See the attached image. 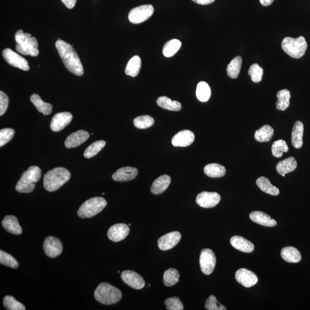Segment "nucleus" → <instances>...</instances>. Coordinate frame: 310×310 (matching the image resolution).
Returning <instances> with one entry per match:
<instances>
[{"mask_svg": "<svg viewBox=\"0 0 310 310\" xmlns=\"http://www.w3.org/2000/svg\"><path fill=\"white\" fill-rule=\"evenodd\" d=\"M235 278L239 284L246 288L251 287L258 282V278L255 273L245 268L238 269L236 273Z\"/></svg>", "mask_w": 310, "mask_h": 310, "instance_id": "13", "label": "nucleus"}, {"mask_svg": "<svg viewBox=\"0 0 310 310\" xmlns=\"http://www.w3.org/2000/svg\"><path fill=\"white\" fill-rule=\"evenodd\" d=\"M249 217L252 221L266 227H273L277 225L275 219L264 212H253L250 214Z\"/></svg>", "mask_w": 310, "mask_h": 310, "instance_id": "22", "label": "nucleus"}, {"mask_svg": "<svg viewBox=\"0 0 310 310\" xmlns=\"http://www.w3.org/2000/svg\"><path fill=\"white\" fill-rule=\"evenodd\" d=\"M9 98L5 93L0 92V116H2L7 111Z\"/></svg>", "mask_w": 310, "mask_h": 310, "instance_id": "48", "label": "nucleus"}, {"mask_svg": "<svg viewBox=\"0 0 310 310\" xmlns=\"http://www.w3.org/2000/svg\"><path fill=\"white\" fill-rule=\"evenodd\" d=\"M181 234L178 232H172L161 237L158 244L162 251H168L178 244L181 239Z\"/></svg>", "mask_w": 310, "mask_h": 310, "instance_id": "15", "label": "nucleus"}, {"mask_svg": "<svg viewBox=\"0 0 310 310\" xmlns=\"http://www.w3.org/2000/svg\"><path fill=\"white\" fill-rule=\"evenodd\" d=\"M202 272L206 275H211L216 265V258L214 252L210 249H203L199 258Z\"/></svg>", "mask_w": 310, "mask_h": 310, "instance_id": "9", "label": "nucleus"}, {"mask_svg": "<svg viewBox=\"0 0 310 310\" xmlns=\"http://www.w3.org/2000/svg\"><path fill=\"white\" fill-rule=\"evenodd\" d=\"M134 125L138 129H146L154 124L155 120L151 116L144 115L138 117L134 119Z\"/></svg>", "mask_w": 310, "mask_h": 310, "instance_id": "40", "label": "nucleus"}, {"mask_svg": "<svg viewBox=\"0 0 310 310\" xmlns=\"http://www.w3.org/2000/svg\"><path fill=\"white\" fill-rule=\"evenodd\" d=\"M248 74L251 76L253 82L259 83L262 80L263 69L258 64L255 63L250 67Z\"/></svg>", "mask_w": 310, "mask_h": 310, "instance_id": "44", "label": "nucleus"}, {"mask_svg": "<svg viewBox=\"0 0 310 310\" xmlns=\"http://www.w3.org/2000/svg\"><path fill=\"white\" fill-rule=\"evenodd\" d=\"M107 205L102 197H94L87 200L80 207L77 214L80 218H89L101 212Z\"/></svg>", "mask_w": 310, "mask_h": 310, "instance_id": "7", "label": "nucleus"}, {"mask_svg": "<svg viewBox=\"0 0 310 310\" xmlns=\"http://www.w3.org/2000/svg\"><path fill=\"white\" fill-rule=\"evenodd\" d=\"M195 139V135L189 130H183L176 134L172 139V144L174 146L186 147L191 145Z\"/></svg>", "mask_w": 310, "mask_h": 310, "instance_id": "19", "label": "nucleus"}, {"mask_svg": "<svg viewBox=\"0 0 310 310\" xmlns=\"http://www.w3.org/2000/svg\"><path fill=\"white\" fill-rule=\"evenodd\" d=\"M196 95L199 101L205 102L211 96V89L205 82H200L196 87Z\"/></svg>", "mask_w": 310, "mask_h": 310, "instance_id": "36", "label": "nucleus"}, {"mask_svg": "<svg viewBox=\"0 0 310 310\" xmlns=\"http://www.w3.org/2000/svg\"><path fill=\"white\" fill-rule=\"evenodd\" d=\"M138 173V170L136 168L126 167L119 169L113 174L112 178L116 182H129L136 178Z\"/></svg>", "mask_w": 310, "mask_h": 310, "instance_id": "20", "label": "nucleus"}, {"mask_svg": "<svg viewBox=\"0 0 310 310\" xmlns=\"http://www.w3.org/2000/svg\"><path fill=\"white\" fill-rule=\"evenodd\" d=\"M205 174L209 177L213 178H221L226 174L224 166L216 163H212L205 167Z\"/></svg>", "mask_w": 310, "mask_h": 310, "instance_id": "29", "label": "nucleus"}, {"mask_svg": "<svg viewBox=\"0 0 310 310\" xmlns=\"http://www.w3.org/2000/svg\"><path fill=\"white\" fill-rule=\"evenodd\" d=\"M165 304L168 310H183L184 309L182 302L178 297H172L165 300Z\"/></svg>", "mask_w": 310, "mask_h": 310, "instance_id": "47", "label": "nucleus"}, {"mask_svg": "<svg viewBox=\"0 0 310 310\" xmlns=\"http://www.w3.org/2000/svg\"><path fill=\"white\" fill-rule=\"evenodd\" d=\"M303 132L304 125L301 121H296L293 126L291 137L292 144L295 148L299 149L303 146Z\"/></svg>", "mask_w": 310, "mask_h": 310, "instance_id": "25", "label": "nucleus"}, {"mask_svg": "<svg viewBox=\"0 0 310 310\" xmlns=\"http://www.w3.org/2000/svg\"><path fill=\"white\" fill-rule=\"evenodd\" d=\"M95 298L101 304H116L122 298V292L118 288L107 283L99 285L95 292Z\"/></svg>", "mask_w": 310, "mask_h": 310, "instance_id": "5", "label": "nucleus"}, {"mask_svg": "<svg viewBox=\"0 0 310 310\" xmlns=\"http://www.w3.org/2000/svg\"><path fill=\"white\" fill-rule=\"evenodd\" d=\"M297 166L296 159L291 156L278 163L276 166V171L281 175L288 174L289 172L295 171Z\"/></svg>", "mask_w": 310, "mask_h": 310, "instance_id": "26", "label": "nucleus"}, {"mask_svg": "<svg viewBox=\"0 0 310 310\" xmlns=\"http://www.w3.org/2000/svg\"><path fill=\"white\" fill-rule=\"evenodd\" d=\"M192 1L197 3L198 4L205 5L212 4L215 0H192Z\"/></svg>", "mask_w": 310, "mask_h": 310, "instance_id": "50", "label": "nucleus"}, {"mask_svg": "<svg viewBox=\"0 0 310 310\" xmlns=\"http://www.w3.org/2000/svg\"><path fill=\"white\" fill-rule=\"evenodd\" d=\"M182 46V43L178 39H172L167 42L163 48V54L167 58L172 57Z\"/></svg>", "mask_w": 310, "mask_h": 310, "instance_id": "37", "label": "nucleus"}, {"mask_svg": "<svg viewBox=\"0 0 310 310\" xmlns=\"http://www.w3.org/2000/svg\"><path fill=\"white\" fill-rule=\"evenodd\" d=\"M281 256L286 262L298 263L301 261L302 256L298 250L293 246H286L281 251Z\"/></svg>", "mask_w": 310, "mask_h": 310, "instance_id": "27", "label": "nucleus"}, {"mask_svg": "<svg viewBox=\"0 0 310 310\" xmlns=\"http://www.w3.org/2000/svg\"><path fill=\"white\" fill-rule=\"evenodd\" d=\"M71 178V172L68 169L57 167L47 172L43 179V186L47 191L54 192L61 188Z\"/></svg>", "mask_w": 310, "mask_h": 310, "instance_id": "2", "label": "nucleus"}, {"mask_svg": "<svg viewBox=\"0 0 310 310\" xmlns=\"http://www.w3.org/2000/svg\"><path fill=\"white\" fill-rule=\"evenodd\" d=\"M121 277L126 285L133 288L141 289L144 287V280L138 273L126 270L122 272Z\"/></svg>", "mask_w": 310, "mask_h": 310, "instance_id": "14", "label": "nucleus"}, {"mask_svg": "<svg viewBox=\"0 0 310 310\" xmlns=\"http://www.w3.org/2000/svg\"><path fill=\"white\" fill-rule=\"evenodd\" d=\"M256 184L262 191L266 193V194L273 196H277L279 194V189L272 185L267 178L261 176L257 179Z\"/></svg>", "mask_w": 310, "mask_h": 310, "instance_id": "28", "label": "nucleus"}, {"mask_svg": "<svg viewBox=\"0 0 310 310\" xmlns=\"http://www.w3.org/2000/svg\"><path fill=\"white\" fill-rule=\"evenodd\" d=\"M231 244L233 248L242 252L252 253L255 249L252 242L241 236H233L231 239Z\"/></svg>", "mask_w": 310, "mask_h": 310, "instance_id": "21", "label": "nucleus"}, {"mask_svg": "<svg viewBox=\"0 0 310 310\" xmlns=\"http://www.w3.org/2000/svg\"><path fill=\"white\" fill-rule=\"evenodd\" d=\"M31 101L39 112L42 113L45 116L51 114L52 110V105L43 101L39 95H32L31 96Z\"/></svg>", "mask_w": 310, "mask_h": 310, "instance_id": "32", "label": "nucleus"}, {"mask_svg": "<svg viewBox=\"0 0 310 310\" xmlns=\"http://www.w3.org/2000/svg\"><path fill=\"white\" fill-rule=\"evenodd\" d=\"M15 133V130L12 128L1 129L0 131V146L2 147V146L11 141L14 136Z\"/></svg>", "mask_w": 310, "mask_h": 310, "instance_id": "45", "label": "nucleus"}, {"mask_svg": "<svg viewBox=\"0 0 310 310\" xmlns=\"http://www.w3.org/2000/svg\"><path fill=\"white\" fill-rule=\"evenodd\" d=\"M2 227L13 235H20L23 232L18 219L14 215H6L2 221Z\"/></svg>", "mask_w": 310, "mask_h": 310, "instance_id": "23", "label": "nucleus"}, {"mask_svg": "<svg viewBox=\"0 0 310 310\" xmlns=\"http://www.w3.org/2000/svg\"><path fill=\"white\" fill-rule=\"evenodd\" d=\"M43 248L46 255L51 258H55L63 252V245L60 239L55 237L47 238L43 244Z\"/></svg>", "mask_w": 310, "mask_h": 310, "instance_id": "12", "label": "nucleus"}, {"mask_svg": "<svg viewBox=\"0 0 310 310\" xmlns=\"http://www.w3.org/2000/svg\"><path fill=\"white\" fill-rule=\"evenodd\" d=\"M55 46L66 68L72 74L77 76L82 75L84 72L83 65L77 53L72 47L61 39L56 42Z\"/></svg>", "mask_w": 310, "mask_h": 310, "instance_id": "1", "label": "nucleus"}, {"mask_svg": "<svg viewBox=\"0 0 310 310\" xmlns=\"http://www.w3.org/2000/svg\"><path fill=\"white\" fill-rule=\"evenodd\" d=\"M180 275L178 270L169 268L166 270L163 275V282L167 286L175 285L179 281Z\"/></svg>", "mask_w": 310, "mask_h": 310, "instance_id": "38", "label": "nucleus"}, {"mask_svg": "<svg viewBox=\"0 0 310 310\" xmlns=\"http://www.w3.org/2000/svg\"><path fill=\"white\" fill-rule=\"evenodd\" d=\"M5 308L8 310H25V307L12 296H6L3 301Z\"/></svg>", "mask_w": 310, "mask_h": 310, "instance_id": "42", "label": "nucleus"}, {"mask_svg": "<svg viewBox=\"0 0 310 310\" xmlns=\"http://www.w3.org/2000/svg\"><path fill=\"white\" fill-rule=\"evenodd\" d=\"M282 48L283 51L291 58L300 59L305 54L308 43L303 36H299L298 38L286 37L283 40Z\"/></svg>", "mask_w": 310, "mask_h": 310, "instance_id": "6", "label": "nucleus"}, {"mask_svg": "<svg viewBox=\"0 0 310 310\" xmlns=\"http://www.w3.org/2000/svg\"><path fill=\"white\" fill-rule=\"evenodd\" d=\"M89 134L88 132L79 130L70 135L67 138L65 144L68 148H73L78 147L87 141L89 138Z\"/></svg>", "mask_w": 310, "mask_h": 310, "instance_id": "18", "label": "nucleus"}, {"mask_svg": "<svg viewBox=\"0 0 310 310\" xmlns=\"http://www.w3.org/2000/svg\"><path fill=\"white\" fill-rule=\"evenodd\" d=\"M0 263L12 268H18L19 266L18 261L12 255L2 250L0 251Z\"/></svg>", "mask_w": 310, "mask_h": 310, "instance_id": "43", "label": "nucleus"}, {"mask_svg": "<svg viewBox=\"0 0 310 310\" xmlns=\"http://www.w3.org/2000/svg\"><path fill=\"white\" fill-rule=\"evenodd\" d=\"M205 308L208 310H226V307L219 303L215 295H211L205 303Z\"/></svg>", "mask_w": 310, "mask_h": 310, "instance_id": "46", "label": "nucleus"}, {"mask_svg": "<svg viewBox=\"0 0 310 310\" xmlns=\"http://www.w3.org/2000/svg\"><path fill=\"white\" fill-rule=\"evenodd\" d=\"M72 119V116L69 112L59 113L53 117L50 128L52 131L58 132L66 127Z\"/></svg>", "mask_w": 310, "mask_h": 310, "instance_id": "16", "label": "nucleus"}, {"mask_svg": "<svg viewBox=\"0 0 310 310\" xmlns=\"http://www.w3.org/2000/svg\"><path fill=\"white\" fill-rule=\"evenodd\" d=\"M221 201V196L217 192L203 191L196 196V202L203 208H212Z\"/></svg>", "mask_w": 310, "mask_h": 310, "instance_id": "11", "label": "nucleus"}, {"mask_svg": "<svg viewBox=\"0 0 310 310\" xmlns=\"http://www.w3.org/2000/svg\"><path fill=\"white\" fill-rule=\"evenodd\" d=\"M42 176V171L38 166L29 167L23 173L16 186V191L20 193H31L35 188V184Z\"/></svg>", "mask_w": 310, "mask_h": 310, "instance_id": "3", "label": "nucleus"}, {"mask_svg": "<svg viewBox=\"0 0 310 310\" xmlns=\"http://www.w3.org/2000/svg\"><path fill=\"white\" fill-rule=\"evenodd\" d=\"M286 174H283L282 176H283V177H284V176H285Z\"/></svg>", "mask_w": 310, "mask_h": 310, "instance_id": "52", "label": "nucleus"}, {"mask_svg": "<svg viewBox=\"0 0 310 310\" xmlns=\"http://www.w3.org/2000/svg\"><path fill=\"white\" fill-rule=\"evenodd\" d=\"M61 1L69 9L74 8L76 2V0H61Z\"/></svg>", "mask_w": 310, "mask_h": 310, "instance_id": "49", "label": "nucleus"}, {"mask_svg": "<svg viewBox=\"0 0 310 310\" xmlns=\"http://www.w3.org/2000/svg\"><path fill=\"white\" fill-rule=\"evenodd\" d=\"M274 130L271 126L265 125L256 131L255 133V139L258 142H268L272 138Z\"/></svg>", "mask_w": 310, "mask_h": 310, "instance_id": "31", "label": "nucleus"}, {"mask_svg": "<svg viewBox=\"0 0 310 310\" xmlns=\"http://www.w3.org/2000/svg\"><path fill=\"white\" fill-rule=\"evenodd\" d=\"M129 233V228L125 223H118L111 226L108 232V236L111 241L118 242L124 239Z\"/></svg>", "mask_w": 310, "mask_h": 310, "instance_id": "17", "label": "nucleus"}, {"mask_svg": "<svg viewBox=\"0 0 310 310\" xmlns=\"http://www.w3.org/2000/svg\"><path fill=\"white\" fill-rule=\"evenodd\" d=\"M171 179L167 175H163L155 180L151 186V191L155 195L161 194L168 189Z\"/></svg>", "mask_w": 310, "mask_h": 310, "instance_id": "24", "label": "nucleus"}, {"mask_svg": "<svg viewBox=\"0 0 310 310\" xmlns=\"http://www.w3.org/2000/svg\"><path fill=\"white\" fill-rule=\"evenodd\" d=\"M288 147L286 142L283 140H279L273 143L272 145V153L275 158H280L283 156V152H287Z\"/></svg>", "mask_w": 310, "mask_h": 310, "instance_id": "41", "label": "nucleus"}, {"mask_svg": "<svg viewBox=\"0 0 310 310\" xmlns=\"http://www.w3.org/2000/svg\"><path fill=\"white\" fill-rule=\"evenodd\" d=\"M261 4L264 6H268L271 5L274 0H259Z\"/></svg>", "mask_w": 310, "mask_h": 310, "instance_id": "51", "label": "nucleus"}, {"mask_svg": "<svg viewBox=\"0 0 310 310\" xmlns=\"http://www.w3.org/2000/svg\"><path fill=\"white\" fill-rule=\"evenodd\" d=\"M142 66V60L139 56H133L128 62L125 69V74L132 77L139 74Z\"/></svg>", "mask_w": 310, "mask_h": 310, "instance_id": "33", "label": "nucleus"}, {"mask_svg": "<svg viewBox=\"0 0 310 310\" xmlns=\"http://www.w3.org/2000/svg\"><path fill=\"white\" fill-rule=\"evenodd\" d=\"M2 56L9 64L15 68H19L24 71H28L29 66L26 60L22 56L17 54L9 48H6L2 52Z\"/></svg>", "mask_w": 310, "mask_h": 310, "instance_id": "10", "label": "nucleus"}, {"mask_svg": "<svg viewBox=\"0 0 310 310\" xmlns=\"http://www.w3.org/2000/svg\"><path fill=\"white\" fill-rule=\"evenodd\" d=\"M278 101L276 106L279 111H285L289 107L291 93L286 89H283L277 93Z\"/></svg>", "mask_w": 310, "mask_h": 310, "instance_id": "34", "label": "nucleus"}, {"mask_svg": "<svg viewBox=\"0 0 310 310\" xmlns=\"http://www.w3.org/2000/svg\"><path fill=\"white\" fill-rule=\"evenodd\" d=\"M154 12L151 5H144L133 8L128 15L129 21L133 24H139L147 21Z\"/></svg>", "mask_w": 310, "mask_h": 310, "instance_id": "8", "label": "nucleus"}, {"mask_svg": "<svg viewBox=\"0 0 310 310\" xmlns=\"http://www.w3.org/2000/svg\"><path fill=\"white\" fill-rule=\"evenodd\" d=\"M105 145L106 142L103 141H96L92 143L85 149L84 154H83L84 157L87 159L94 157L105 147Z\"/></svg>", "mask_w": 310, "mask_h": 310, "instance_id": "39", "label": "nucleus"}, {"mask_svg": "<svg viewBox=\"0 0 310 310\" xmlns=\"http://www.w3.org/2000/svg\"><path fill=\"white\" fill-rule=\"evenodd\" d=\"M15 40L17 43L16 51L24 55L36 56L39 54L38 43L35 38H33L31 34L24 33L23 30L20 29L16 33Z\"/></svg>", "mask_w": 310, "mask_h": 310, "instance_id": "4", "label": "nucleus"}, {"mask_svg": "<svg viewBox=\"0 0 310 310\" xmlns=\"http://www.w3.org/2000/svg\"><path fill=\"white\" fill-rule=\"evenodd\" d=\"M242 59L241 56H236L229 63L226 69L230 78L236 79L238 77L241 71Z\"/></svg>", "mask_w": 310, "mask_h": 310, "instance_id": "35", "label": "nucleus"}, {"mask_svg": "<svg viewBox=\"0 0 310 310\" xmlns=\"http://www.w3.org/2000/svg\"><path fill=\"white\" fill-rule=\"evenodd\" d=\"M156 102L160 107L168 111L178 112L182 109L181 103L177 101H172L165 96H160Z\"/></svg>", "mask_w": 310, "mask_h": 310, "instance_id": "30", "label": "nucleus"}]
</instances>
